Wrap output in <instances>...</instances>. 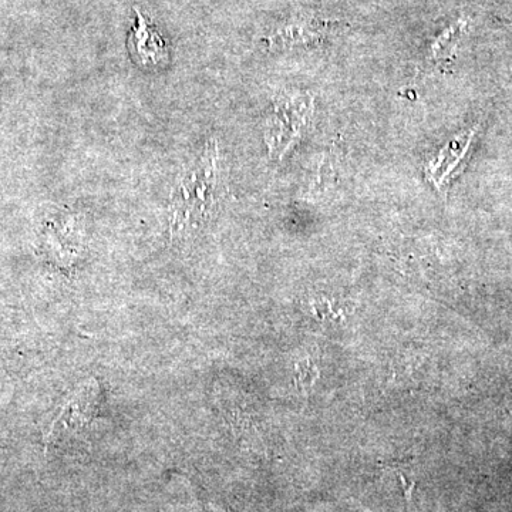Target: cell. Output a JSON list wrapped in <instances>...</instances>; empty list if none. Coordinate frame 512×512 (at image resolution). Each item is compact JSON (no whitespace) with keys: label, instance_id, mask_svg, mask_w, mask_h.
<instances>
[{"label":"cell","instance_id":"1","mask_svg":"<svg viewBox=\"0 0 512 512\" xmlns=\"http://www.w3.org/2000/svg\"><path fill=\"white\" fill-rule=\"evenodd\" d=\"M225 194V173L220 148L208 141L194 163L174 185L168 204V227L171 239L194 234L217 211Z\"/></svg>","mask_w":512,"mask_h":512},{"label":"cell","instance_id":"2","mask_svg":"<svg viewBox=\"0 0 512 512\" xmlns=\"http://www.w3.org/2000/svg\"><path fill=\"white\" fill-rule=\"evenodd\" d=\"M311 117L312 99L308 94L279 96L265 124V141L271 156H284L308 127Z\"/></svg>","mask_w":512,"mask_h":512},{"label":"cell","instance_id":"3","mask_svg":"<svg viewBox=\"0 0 512 512\" xmlns=\"http://www.w3.org/2000/svg\"><path fill=\"white\" fill-rule=\"evenodd\" d=\"M100 404V384L94 379L86 380L70 394L69 399L64 403L49 436L57 439L62 436H73L87 429L99 414Z\"/></svg>","mask_w":512,"mask_h":512},{"label":"cell","instance_id":"4","mask_svg":"<svg viewBox=\"0 0 512 512\" xmlns=\"http://www.w3.org/2000/svg\"><path fill=\"white\" fill-rule=\"evenodd\" d=\"M137 15V25L128 33V47L134 62L146 69H158L170 60V50L160 35L156 26L141 15L140 10L134 8Z\"/></svg>","mask_w":512,"mask_h":512},{"label":"cell","instance_id":"5","mask_svg":"<svg viewBox=\"0 0 512 512\" xmlns=\"http://www.w3.org/2000/svg\"><path fill=\"white\" fill-rule=\"evenodd\" d=\"M473 137L474 131H470V133L454 138L437 154L434 160H431L429 167H427V174H429L431 183L436 185L439 190L444 187V184L448 183L450 177L456 174L457 168L463 163L464 157L467 156L468 150H470Z\"/></svg>","mask_w":512,"mask_h":512},{"label":"cell","instance_id":"6","mask_svg":"<svg viewBox=\"0 0 512 512\" xmlns=\"http://www.w3.org/2000/svg\"><path fill=\"white\" fill-rule=\"evenodd\" d=\"M316 36H318V32L309 23L295 22L279 29L269 39V42H271V46L288 47L311 42Z\"/></svg>","mask_w":512,"mask_h":512},{"label":"cell","instance_id":"7","mask_svg":"<svg viewBox=\"0 0 512 512\" xmlns=\"http://www.w3.org/2000/svg\"><path fill=\"white\" fill-rule=\"evenodd\" d=\"M210 512H228V511L222 510V508L218 507V505L210 504Z\"/></svg>","mask_w":512,"mask_h":512}]
</instances>
